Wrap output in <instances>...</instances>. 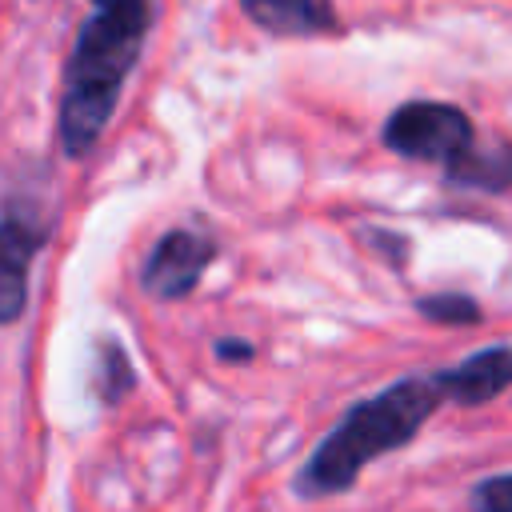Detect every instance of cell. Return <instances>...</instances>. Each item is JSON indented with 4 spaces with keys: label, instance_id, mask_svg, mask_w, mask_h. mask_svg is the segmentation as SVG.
<instances>
[{
    "label": "cell",
    "instance_id": "cell-4",
    "mask_svg": "<svg viewBox=\"0 0 512 512\" xmlns=\"http://www.w3.org/2000/svg\"><path fill=\"white\" fill-rule=\"evenodd\" d=\"M48 244V220L28 204L0 212V328L16 324L28 308V276Z\"/></svg>",
    "mask_w": 512,
    "mask_h": 512
},
{
    "label": "cell",
    "instance_id": "cell-11",
    "mask_svg": "<svg viewBox=\"0 0 512 512\" xmlns=\"http://www.w3.org/2000/svg\"><path fill=\"white\" fill-rule=\"evenodd\" d=\"M472 512H512V472H496L472 484Z\"/></svg>",
    "mask_w": 512,
    "mask_h": 512
},
{
    "label": "cell",
    "instance_id": "cell-7",
    "mask_svg": "<svg viewBox=\"0 0 512 512\" xmlns=\"http://www.w3.org/2000/svg\"><path fill=\"white\" fill-rule=\"evenodd\" d=\"M244 16L272 36H320L336 32V12L328 0H240Z\"/></svg>",
    "mask_w": 512,
    "mask_h": 512
},
{
    "label": "cell",
    "instance_id": "cell-1",
    "mask_svg": "<svg viewBox=\"0 0 512 512\" xmlns=\"http://www.w3.org/2000/svg\"><path fill=\"white\" fill-rule=\"evenodd\" d=\"M152 28V0H104L76 28L72 52L64 60V88L56 132L68 160H84L104 136L120 92L140 60L144 36Z\"/></svg>",
    "mask_w": 512,
    "mask_h": 512
},
{
    "label": "cell",
    "instance_id": "cell-5",
    "mask_svg": "<svg viewBox=\"0 0 512 512\" xmlns=\"http://www.w3.org/2000/svg\"><path fill=\"white\" fill-rule=\"evenodd\" d=\"M212 260H216V240L208 232H200V228H172L144 256L140 288L152 300H184L204 280Z\"/></svg>",
    "mask_w": 512,
    "mask_h": 512
},
{
    "label": "cell",
    "instance_id": "cell-10",
    "mask_svg": "<svg viewBox=\"0 0 512 512\" xmlns=\"http://www.w3.org/2000/svg\"><path fill=\"white\" fill-rule=\"evenodd\" d=\"M416 312L432 324H456V328H468V324H480V304L468 296V292H436V296H420L416 300Z\"/></svg>",
    "mask_w": 512,
    "mask_h": 512
},
{
    "label": "cell",
    "instance_id": "cell-3",
    "mask_svg": "<svg viewBox=\"0 0 512 512\" xmlns=\"http://www.w3.org/2000/svg\"><path fill=\"white\" fill-rule=\"evenodd\" d=\"M380 140L392 152L408 156V160L444 164V172L476 148L472 120L456 104H444V100H408V104H400L384 120Z\"/></svg>",
    "mask_w": 512,
    "mask_h": 512
},
{
    "label": "cell",
    "instance_id": "cell-12",
    "mask_svg": "<svg viewBox=\"0 0 512 512\" xmlns=\"http://www.w3.org/2000/svg\"><path fill=\"white\" fill-rule=\"evenodd\" d=\"M212 352H216V360H224V364H248V360L256 356V344H252V340H240V336H224V340L212 344Z\"/></svg>",
    "mask_w": 512,
    "mask_h": 512
},
{
    "label": "cell",
    "instance_id": "cell-8",
    "mask_svg": "<svg viewBox=\"0 0 512 512\" xmlns=\"http://www.w3.org/2000/svg\"><path fill=\"white\" fill-rule=\"evenodd\" d=\"M88 388L96 396V404L116 408L132 388H136V368L128 348L116 336H96L92 344V372H88Z\"/></svg>",
    "mask_w": 512,
    "mask_h": 512
},
{
    "label": "cell",
    "instance_id": "cell-13",
    "mask_svg": "<svg viewBox=\"0 0 512 512\" xmlns=\"http://www.w3.org/2000/svg\"><path fill=\"white\" fill-rule=\"evenodd\" d=\"M92 4H104V0H92Z\"/></svg>",
    "mask_w": 512,
    "mask_h": 512
},
{
    "label": "cell",
    "instance_id": "cell-9",
    "mask_svg": "<svg viewBox=\"0 0 512 512\" xmlns=\"http://www.w3.org/2000/svg\"><path fill=\"white\" fill-rule=\"evenodd\" d=\"M452 184L464 188H480V192H504L512 188V144H496V148H472L460 164H452L444 172Z\"/></svg>",
    "mask_w": 512,
    "mask_h": 512
},
{
    "label": "cell",
    "instance_id": "cell-2",
    "mask_svg": "<svg viewBox=\"0 0 512 512\" xmlns=\"http://www.w3.org/2000/svg\"><path fill=\"white\" fill-rule=\"evenodd\" d=\"M440 404L444 392L432 376H400L376 396L356 400L308 452V460L292 476V492L300 500H324L348 492L376 456L412 444Z\"/></svg>",
    "mask_w": 512,
    "mask_h": 512
},
{
    "label": "cell",
    "instance_id": "cell-6",
    "mask_svg": "<svg viewBox=\"0 0 512 512\" xmlns=\"http://www.w3.org/2000/svg\"><path fill=\"white\" fill-rule=\"evenodd\" d=\"M432 380L440 384L444 400H452V404H464V408L488 404L512 388V344L480 348L452 368H436Z\"/></svg>",
    "mask_w": 512,
    "mask_h": 512
}]
</instances>
